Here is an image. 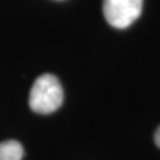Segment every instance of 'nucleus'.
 Here are the masks:
<instances>
[{
    "label": "nucleus",
    "mask_w": 160,
    "mask_h": 160,
    "mask_svg": "<svg viewBox=\"0 0 160 160\" xmlns=\"http://www.w3.org/2000/svg\"><path fill=\"white\" fill-rule=\"evenodd\" d=\"M64 93L59 79L51 73H43L35 80L29 92V107L33 112L48 115L63 104Z\"/></svg>",
    "instance_id": "nucleus-1"
},
{
    "label": "nucleus",
    "mask_w": 160,
    "mask_h": 160,
    "mask_svg": "<svg viewBox=\"0 0 160 160\" xmlns=\"http://www.w3.org/2000/svg\"><path fill=\"white\" fill-rule=\"evenodd\" d=\"M143 9V0H104L106 20L115 28H127L136 20Z\"/></svg>",
    "instance_id": "nucleus-2"
},
{
    "label": "nucleus",
    "mask_w": 160,
    "mask_h": 160,
    "mask_svg": "<svg viewBox=\"0 0 160 160\" xmlns=\"http://www.w3.org/2000/svg\"><path fill=\"white\" fill-rule=\"evenodd\" d=\"M23 156V146L16 140H6L0 143V160H22Z\"/></svg>",
    "instance_id": "nucleus-3"
},
{
    "label": "nucleus",
    "mask_w": 160,
    "mask_h": 160,
    "mask_svg": "<svg viewBox=\"0 0 160 160\" xmlns=\"http://www.w3.org/2000/svg\"><path fill=\"white\" fill-rule=\"evenodd\" d=\"M155 143H156V146L160 148V127L156 129V132H155Z\"/></svg>",
    "instance_id": "nucleus-4"
}]
</instances>
